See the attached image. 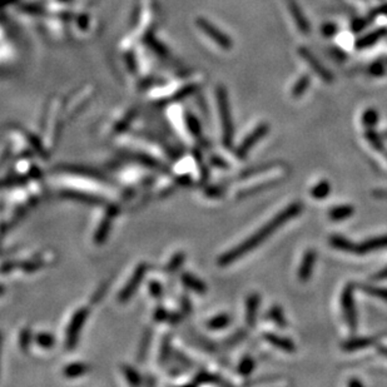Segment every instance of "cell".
I'll list each match as a JSON object with an SVG mask.
<instances>
[{
  "instance_id": "cell-1",
  "label": "cell",
  "mask_w": 387,
  "mask_h": 387,
  "mask_svg": "<svg viewBox=\"0 0 387 387\" xmlns=\"http://www.w3.org/2000/svg\"><path fill=\"white\" fill-rule=\"evenodd\" d=\"M302 209H303L302 202H293V203L288 204L283 211H281L278 214H276L270 222H267L265 225H262L260 229L256 230L252 236H250L247 240L243 241L241 245L236 246L235 248L223 253L221 257L218 258V261H217L218 266L225 267V266L230 265V263L236 262V261H238L240 258H242L243 256L247 255L251 251L256 250V248L260 245H262L270 236H272L277 229H279L284 223H287L288 221H291V219H293L294 217L298 216L302 212Z\"/></svg>"
},
{
  "instance_id": "cell-2",
  "label": "cell",
  "mask_w": 387,
  "mask_h": 387,
  "mask_svg": "<svg viewBox=\"0 0 387 387\" xmlns=\"http://www.w3.org/2000/svg\"><path fill=\"white\" fill-rule=\"evenodd\" d=\"M216 97L222 122V142L227 149H230L233 147V139H235V127H233L232 113H230L227 91L224 87L219 86L217 88Z\"/></svg>"
},
{
  "instance_id": "cell-3",
  "label": "cell",
  "mask_w": 387,
  "mask_h": 387,
  "mask_svg": "<svg viewBox=\"0 0 387 387\" xmlns=\"http://www.w3.org/2000/svg\"><path fill=\"white\" fill-rule=\"evenodd\" d=\"M341 304H342L343 317H345L346 325L348 331L355 333L357 331V311H356L355 302V286L351 283L346 284L341 294Z\"/></svg>"
},
{
  "instance_id": "cell-4",
  "label": "cell",
  "mask_w": 387,
  "mask_h": 387,
  "mask_svg": "<svg viewBox=\"0 0 387 387\" xmlns=\"http://www.w3.org/2000/svg\"><path fill=\"white\" fill-rule=\"evenodd\" d=\"M89 316V309L87 307H82L71 317L69 326L66 329L65 333V350L73 351L75 348L76 343L79 341V336H81L82 330H83L84 325H86L87 319Z\"/></svg>"
},
{
  "instance_id": "cell-5",
  "label": "cell",
  "mask_w": 387,
  "mask_h": 387,
  "mask_svg": "<svg viewBox=\"0 0 387 387\" xmlns=\"http://www.w3.org/2000/svg\"><path fill=\"white\" fill-rule=\"evenodd\" d=\"M268 132H270V125H268V123H260L237 147V149H236V157H237V160L245 161L246 158H247L248 153L251 152V149H252L261 139H263Z\"/></svg>"
},
{
  "instance_id": "cell-6",
  "label": "cell",
  "mask_w": 387,
  "mask_h": 387,
  "mask_svg": "<svg viewBox=\"0 0 387 387\" xmlns=\"http://www.w3.org/2000/svg\"><path fill=\"white\" fill-rule=\"evenodd\" d=\"M147 271H148L147 263H140V265H138L137 267H135L132 277L128 279V282L124 284L122 291L118 293V302H120V303H125V302H128L130 298H132L133 294L137 292L138 287L140 286V283H142L143 279H144L145 275H147Z\"/></svg>"
},
{
  "instance_id": "cell-7",
  "label": "cell",
  "mask_w": 387,
  "mask_h": 387,
  "mask_svg": "<svg viewBox=\"0 0 387 387\" xmlns=\"http://www.w3.org/2000/svg\"><path fill=\"white\" fill-rule=\"evenodd\" d=\"M197 25H198L199 29L209 38V39L213 40L218 47H221L224 50H230L233 47V42L227 34L219 30L216 25L212 24L211 22H208L204 18H199L197 19Z\"/></svg>"
},
{
  "instance_id": "cell-8",
  "label": "cell",
  "mask_w": 387,
  "mask_h": 387,
  "mask_svg": "<svg viewBox=\"0 0 387 387\" xmlns=\"http://www.w3.org/2000/svg\"><path fill=\"white\" fill-rule=\"evenodd\" d=\"M54 169L58 172H63V173L75 174V176L86 177V178H91L98 182H107V183H108V182L111 181L106 174L102 173V172L98 171V169L93 168V167L61 163V165H56Z\"/></svg>"
},
{
  "instance_id": "cell-9",
  "label": "cell",
  "mask_w": 387,
  "mask_h": 387,
  "mask_svg": "<svg viewBox=\"0 0 387 387\" xmlns=\"http://www.w3.org/2000/svg\"><path fill=\"white\" fill-rule=\"evenodd\" d=\"M120 208L117 204H109L106 209V213H104L103 219L99 223L98 228H97L96 233H94V242L97 245H103L104 242L108 238L109 233H111L113 222H114L115 217L119 213Z\"/></svg>"
},
{
  "instance_id": "cell-10",
  "label": "cell",
  "mask_w": 387,
  "mask_h": 387,
  "mask_svg": "<svg viewBox=\"0 0 387 387\" xmlns=\"http://www.w3.org/2000/svg\"><path fill=\"white\" fill-rule=\"evenodd\" d=\"M297 53H298V55L301 56L307 64H308L309 68L317 74L319 78H321L325 83H332L333 79H335L333 74L324 65V64L321 63V61L319 60V59L316 58V56H315V54L311 52V50L307 49L306 47H299L298 50H297Z\"/></svg>"
},
{
  "instance_id": "cell-11",
  "label": "cell",
  "mask_w": 387,
  "mask_h": 387,
  "mask_svg": "<svg viewBox=\"0 0 387 387\" xmlns=\"http://www.w3.org/2000/svg\"><path fill=\"white\" fill-rule=\"evenodd\" d=\"M58 196L61 199H69V201L79 202L83 204H89V206H104L107 201L102 198L101 196H96V194L86 193L82 191H75V189H60L58 192Z\"/></svg>"
},
{
  "instance_id": "cell-12",
  "label": "cell",
  "mask_w": 387,
  "mask_h": 387,
  "mask_svg": "<svg viewBox=\"0 0 387 387\" xmlns=\"http://www.w3.org/2000/svg\"><path fill=\"white\" fill-rule=\"evenodd\" d=\"M123 156H124V158H127V160H130L133 161V162L139 163V165L142 166H145L147 168L153 169V171L161 172V173H168L169 172L168 167L163 165V163H161L160 161L152 158L150 156L144 154V153L129 152V150H125V152H123Z\"/></svg>"
},
{
  "instance_id": "cell-13",
  "label": "cell",
  "mask_w": 387,
  "mask_h": 387,
  "mask_svg": "<svg viewBox=\"0 0 387 387\" xmlns=\"http://www.w3.org/2000/svg\"><path fill=\"white\" fill-rule=\"evenodd\" d=\"M287 5V9L291 13L292 19H293L294 24H296L297 29L302 33V34H308L311 33V24L307 20L306 15H304L303 10L298 5L296 0H284Z\"/></svg>"
},
{
  "instance_id": "cell-14",
  "label": "cell",
  "mask_w": 387,
  "mask_h": 387,
  "mask_svg": "<svg viewBox=\"0 0 387 387\" xmlns=\"http://www.w3.org/2000/svg\"><path fill=\"white\" fill-rule=\"evenodd\" d=\"M317 253L315 250H307L304 252L303 258L301 261L298 271H297V278L299 282H307L311 278L312 273H314L315 263H316Z\"/></svg>"
},
{
  "instance_id": "cell-15",
  "label": "cell",
  "mask_w": 387,
  "mask_h": 387,
  "mask_svg": "<svg viewBox=\"0 0 387 387\" xmlns=\"http://www.w3.org/2000/svg\"><path fill=\"white\" fill-rule=\"evenodd\" d=\"M387 248V235L380 236V237L368 238L363 242L356 245V255H367V253L376 252L380 250Z\"/></svg>"
},
{
  "instance_id": "cell-16",
  "label": "cell",
  "mask_w": 387,
  "mask_h": 387,
  "mask_svg": "<svg viewBox=\"0 0 387 387\" xmlns=\"http://www.w3.org/2000/svg\"><path fill=\"white\" fill-rule=\"evenodd\" d=\"M385 37H387V28L386 27L377 28V29H375V30H372V32L368 33V34L358 38V39L356 40V43H355V48L357 50L368 49V48L373 47L376 43H378L380 40H382Z\"/></svg>"
},
{
  "instance_id": "cell-17",
  "label": "cell",
  "mask_w": 387,
  "mask_h": 387,
  "mask_svg": "<svg viewBox=\"0 0 387 387\" xmlns=\"http://www.w3.org/2000/svg\"><path fill=\"white\" fill-rule=\"evenodd\" d=\"M262 338L266 341V342L271 343V345L275 346V347L278 348V350L283 351V352L293 353L296 352L297 350L296 345H294V342L291 340V338L276 335V333L273 332H263Z\"/></svg>"
},
{
  "instance_id": "cell-18",
  "label": "cell",
  "mask_w": 387,
  "mask_h": 387,
  "mask_svg": "<svg viewBox=\"0 0 387 387\" xmlns=\"http://www.w3.org/2000/svg\"><path fill=\"white\" fill-rule=\"evenodd\" d=\"M261 306V296L256 292L248 294L246 299V325L250 329H253L257 322L258 308Z\"/></svg>"
},
{
  "instance_id": "cell-19",
  "label": "cell",
  "mask_w": 387,
  "mask_h": 387,
  "mask_svg": "<svg viewBox=\"0 0 387 387\" xmlns=\"http://www.w3.org/2000/svg\"><path fill=\"white\" fill-rule=\"evenodd\" d=\"M375 342V337H367V336H366V337H353L345 341L341 347H342V350L346 351V352H353V351L365 350V348L372 346Z\"/></svg>"
},
{
  "instance_id": "cell-20",
  "label": "cell",
  "mask_w": 387,
  "mask_h": 387,
  "mask_svg": "<svg viewBox=\"0 0 387 387\" xmlns=\"http://www.w3.org/2000/svg\"><path fill=\"white\" fill-rule=\"evenodd\" d=\"M181 279H182V283H183L184 286L187 287V288L192 289V291L196 292V293L204 294L207 292L206 283H204V282L202 281L201 278H198V277L192 275V273H189V272L182 273Z\"/></svg>"
},
{
  "instance_id": "cell-21",
  "label": "cell",
  "mask_w": 387,
  "mask_h": 387,
  "mask_svg": "<svg viewBox=\"0 0 387 387\" xmlns=\"http://www.w3.org/2000/svg\"><path fill=\"white\" fill-rule=\"evenodd\" d=\"M355 213V208L351 204H341V206L332 207L329 211L330 219L333 222H342L350 218Z\"/></svg>"
},
{
  "instance_id": "cell-22",
  "label": "cell",
  "mask_w": 387,
  "mask_h": 387,
  "mask_svg": "<svg viewBox=\"0 0 387 387\" xmlns=\"http://www.w3.org/2000/svg\"><path fill=\"white\" fill-rule=\"evenodd\" d=\"M329 242L333 248H336V250L338 251H342V252H356V243H353L352 241H350L342 235H332L331 237H330Z\"/></svg>"
},
{
  "instance_id": "cell-23",
  "label": "cell",
  "mask_w": 387,
  "mask_h": 387,
  "mask_svg": "<svg viewBox=\"0 0 387 387\" xmlns=\"http://www.w3.org/2000/svg\"><path fill=\"white\" fill-rule=\"evenodd\" d=\"M152 338H153V329H147L143 333L142 340L139 342V347H138V352H137V362L143 363L145 360H147L148 352H149L150 348V343H152Z\"/></svg>"
},
{
  "instance_id": "cell-24",
  "label": "cell",
  "mask_w": 387,
  "mask_h": 387,
  "mask_svg": "<svg viewBox=\"0 0 387 387\" xmlns=\"http://www.w3.org/2000/svg\"><path fill=\"white\" fill-rule=\"evenodd\" d=\"M365 139L370 143L371 147L376 150V152H385V143H383V138L380 133L375 130V128H366L365 130Z\"/></svg>"
},
{
  "instance_id": "cell-25",
  "label": "cell",
  "mask_w": 387,
  "mask_h": 387,
  "mask_svg": "<svg viewBox=\"0 0 387 387\" xmlns=\"http://www.w3.org/2000/svg\"><path fill=\"white\" fill-rule=\"evenodd\" d=\"M230 324H232V319H230L229 315L221 314L212 317L211 320H208V321L206 322V327L208 330H211V331H219V330L227 329Z\"/></svg>"
},
{
  "instance_id": "cell-26",
  "label": "cell",
  "mask_w": 387,
  "mask_h": 387,
  "mask_svg": "<svg viewBox=\"0 0 387 387\" xmlns=\"http://www.w3.org/2000/svg\"><path fill=\"white\" fill-rule=\"evenodd\" d=\"M278 183H281V181H279V179H271V181H266V182H263V183L257 184V186H253V187H251V188H247V189H243V191H241L240 193H238V198H246V197L253 196V194H257V193H260V192L266 191V189H268V188H273V187H276Z\"/></svg>"
},
{
  "instance_id": "cell-27",
  "label": "cell",
  "mask_w": 387,
  "mask_h": 387,
  "mask_svg": "<svg viewBox=\"0 0 387 387\" xmlns=\"http://www.w3.org/2000/svg\"><path fill=\"white\" fill-rule=\"evenodd\" d=\"M89 371V367L87 363L83 362H73L70 365H66L64 367L63 373L66 378H76L86 375Z\"/></svg>"
},
{
  "instance_id": "cell-28",
  "label": "cell",
  "mask_w": 387,
  "mask_h": 387,
  "mask_svg": "<svg viewBox=\"0 0 387 387\" xmlns=\"http://www.w3.org/2000/svg\"><path fill=\"white\" fill-rule=\"evenodd\" d=\"M331 191V183H330L329 181H326V179H324V181H320L319 183H316L312 187L311 196L314 197L315 199H317V201H322V199H326L327 197H329Z\"/></svg>"
},
{
  "instance_id": "cell-29",
  "label": "cell",
  "mask_w": 387,
  "mask_h": 387,
  "mask_svg": "<svg viewBox=\"0 0 387 387\" xmlns=\"http://www.w3.org/2000/svg\"><path fill=\"white\" fill-rule=\"evenodd\" d=\"M309 84H311V76H309L308 74H302V75L299 76L298 81L294 83L293 88H292V92H291L292 98L294 99L301 98V97L306 93L307 89H308Z\"/></svg>"
},
{
  "instance_id": "cell-30",
  "label": "cell",
  "mask_w": 387,
  "mask_h": 387,
  "mask_svg": "<svg viewBox=\"0 0 387 387\" xmlns=\"http://www.w3.org/2000/svg\"><path fill=\"white\" fill-rule=\"evenodd\" d=\"M267 316L273 324L279 327V329H286L287 327L286 316H284L283 314V309H282L281 306H278V304H273V306L268 309Z\"/></svg>"
},
{
  "instance_id": "cell-31",
  "label": "cell",
  "mask_w": 387,
  "mask_h": 387,
  "mask_svg": "<svg viewBox=\"0 0 387 387\" xmlns=\"http://www.w3.org/2000/svg\"><path fill=\"white\" fill-rule=\"evenodd\" d=\"M279 165H281V163H278V162H270V163H265V165L252 167V168H248L241 173V179H247V178H250V177L257 176V174L263 173V172L271 171V169L277 168V167H278Z\"/></svg>"
},
{
  "instance_id": "cell-32",
  "label": "cell",
  "mask_w": 387,
  "mask_h": 387,
  "mask_svg": "<svg viewBox=\"0 0 387 387\" xmlns=\"http://www.w3.org/2000/svg\"><path fill=\"white\" fill-rule=\"evenodd\" d=\"M203 383H225L224 381L221 380L217 375L209 373L207 371H199L196 376H194L192 385H203Z\"/></svg>"
},
{
  "instance_id": "cell-33",
  "label": "cell",
  "mask_w": 387,
  "mask_h": 387,
  "mask_svg": "<svg viewBox=\"0 0 387 387\" xmlns=\"http://www.w3.org/2000/svg\"><path fill=\"white\" fill-rule=\"evenodd\" d=\"M255 367L256 361L253 360V357H251V356H245V357L240 361V363H238L237 372L240 373L241 376H243V377H248V376H251V373L255 371Z\"/></svg>"
},
{
  "instance_id": "cell-34",
  "label": "cell",
  "mask_w": 387,
  "mask_h": 387,
  "mask_svg": "<svg viewBox=\"0 0 387 387\" xmlns=\"http://www.w3.org/2000/svg\"><path fill=\"white\" fill-rule=\"evenodd\" d=\"M186 124L189 132H191L196 138H199V139H201L202 127L198 118H197L194 114H192V113H186Z\"/></svg>"
},
{
  "instance_id": "cell-35",
  "label": "cell",
  "mask_w": 387,
  "mask_h": 387,
  "mask_svg": "<svg viewBox=\"0 0 387 387\" xmlns=\"http://www.w3.org/2000/svg\"><path fill=\"white\" fill-rule=\"evenodd\" d=\"M387 65L385 59H377V60L372 61L367 68L368 75L373 76V78H381L382 75H385Z\"/></svg>"
},
{
  "instance_id": "cell-36",
  "label": "cell",
  "mask_w": 387,
  "mask_h": 387,
  "mask_svg": "<svg viewBox=\"0 0 387 387\" xmlns=\"http://www.w3.org/2000/svg\"><path fill=\"white\" fill-rule=\"evenodd\" d=\"M360 288L362 289L365 293L371 294L372 297H376V298L382 299V301L387 302V288H383V287L372 286V284H366V283L360 284Z\"/></svg>"
},
{
  "instance_id": "cell-37",
  "label": "cell",
  "mask_w": 387,
  "mask_h": 387,
  "mask_svg": "<svg viewBox=\"0 0 387 387\" xmlns=\"http://www.w3.org/2000/svg\"><path fill=\"white\" fill-rule=\"evenodd\" d=\"M35 343H37L39 347L44 348V350H50V348L54 347L55 345V338L52 333L49 332H40L38 335H35L34 337Z\"/></svg>"
},
{
  "instance_id": "cell-38",
  "label": "cell",
  "mask_w": 387,
  "mask_h": 387,
  "mask_svg": "<svg viewBox=\"0 0 387 387\" xmlns=\"http://www.w3.org/2000/svg\"><path fill=\"white\" fill-rule=\"evenodd\" d=\"M186 261V253L184 252H177L173 257L171 258L168 263L166 265L165 271L167 273H176L179 268L182 267V265Z\"/></svg>"
},
{
  "instance_id": "cell-39",
  "label": "cell",
  "mask_w": 387,
  "mask_h": 387,
  "mask_svg": "<svg viewBox=\"0 0 387 387\" xmlns=\"http://www.w3.org/2000/svg\"><path fill=\"white\" fill-rule=\"evenodd\" d=\"M172 336L167 335L165 336L162 341V345H161V350H160V355H158V362L161 363H166L167 360L169 358L172 353Z\"/></svg>"
},
{
  "instance_id": "cell-40",
  "label": "cell",
  "mask_w": 387,
  "mask_h": 387,
  "mask_svg": "<svg viewBox=\"0 0 387 387\" xmlns=\"http://www.w3.org/2000/svg\"><path fill=\"white\" fill-rule=\"evenodd\" d=\"M380 115L375 108H368L362 114V124L365 128H375L378 123Z\"/></svg>"
},
{
  "instance_id": "cell-41",
  "label": "cell",
  "mask_w": 387,
  "mask_h": 387,
  "mask_svg": "<svg viewBox=\"0 0 387 387\" xmlns=\"http://www.w3.org/2000/svg\"><path fill=\"white\" fill-rule=\"evenodd\" d=\"M123 373H124L125 380H127L130 385L137 386L143 382L142 376H140L139 372H138L135 368H133L132 366H128V365L123 366Z\"/></svg>"
},
{
  "instance_id": "cell-42",
  "label": "cell",
  "mask_w": 387,
  "mask_h": 387,
  "mask_svg": "<svg viewBox=\"0 0 387 387\" xmlns=\"http://www.w3.org/2000/svg\"><path fill=\"white\" fill-rule=\"evenodd\" d=\"M246 336H247L246 330H237L233 335H230L229 337L223 341V345H224L225 347H233V346H236L237 343L242 342L246 338Z\"/></svg>"
},
{
  "instance_id": "cell-43",
  "label": "cell",
  "mask_w": 387,
  "mask_h": 387,
  "mask_svg": "<svg viewBox=\"0 0 387 387\" xmlns=\"http://www.w3.org/2000/svg\"><path fill=\"white\" fill-rule=\"evenodd\" d=\"M43 267V262L38 258V260H28V261H20L19 268L25 271V272H35V271L40 270Z\"/></svg>"
},
{
  "instance_id": "cell-44",
  "label": "cell",
  "mask_w": 387,
  "mask_h": 387,
  "mask_svg": "<svg viewBox=\"0 0 387 387\" xmlns=\"http://www.w3.org/2000/svg\"><path fill=\"white\" fill-rule=\"evenodd\" d=\"M33 338V333L30 331V329H24L22 332H20V337H19V347L22 348L23 352H27L29 350L30 342H32Z\"/></svg>"
},
{
  "instance_id": "cell-45",
  "label": "cell",
  "mask_w": 387,
  "mask_h": 387,
  "mask_svg": "<svg viewBox=\"0 0 387 387\" xmlns=\"http://www.w3.org/2000/svg\"><path fill=\"white\" fill-rule=\"evenodd\" d=\"M380 15H383V17H387V3H383V4H381L380 7L375 8V9L371 10L370 13H368L366 17H367L368 22H370V24H372L373 22H375L376 19H377Z\"/></svg>"
},
{
  "instance_id": "cell-46",
  "label": "cell",
  "mask_w": 387,
  "mask_h": 387,
  "mask_svg": "<svg viewBox=\"0 0 387 387\" xmlns=\"http://www.w3.org/2000/svg\"><path fill=\"white\" fill-rule=\"evenodd\" d=\"M368 24H370V22H368L367 17L357 18V19H353L352 23H351V30H352L353 33H360L362 32L363 29H366V28L368 27Z\"/></svg>"
},
{
  "instance_id": "cell-47",
  "label": "cell",
  "mask_w": 387,
  "mask_h": 387,
  "mask_svg": "<svg viewBox=\"0 0 387 387\" xmlns=\"http://www.w3.org/2000/svg\"><path fill=\"white\" fill-rule=\"evenodd\" d=\"M148 291H149L150 296L154 297L156 299H161L163 296V287L158 281H150L149 286H148Z\"/></svg>"
},
{
  "instance_id": "cell-48",
  "label": "cell",
  "mask_w": 387,
  "mask_h": 387,
  "mask_svg": "<svg viewBox=\"0 0 387 387\" xmlns=\"http://www.w3.org/2000/svg\"><path fill=\"white\" fill-rule=\"evenodd\" d=\"M204 193L209 198H221L224 193V188L222 186H206Z\"/></svg>"
},
{
  "instance_id": "cell-49",
  "label": "cell",
  "mask_w": 387,
  "mask_h": 387,
  "mask_svg": "<svg viewBox=\"0 0 387 387\" xmlns=\"http://www.w3.org/2000/svg\"><path fill=\"white\" fill-rule=\"evenodd\" d=\"M209 163H211V166L214 167V168L223 169V171H227V169H229V166H228V163L225 162V161L223 160L222 157H219V156H217V154H212L211 157H209Z\"/></svg>"
},
{
  "instance_id": "cell-50",
  "label": "cell",
  "mask_w": 387,
  "mask_h": 387,
  "mask_svg": "<svg viewBox=\"0 0 387 387\" xmlns=\"http://www.w3.org/2000/svg\"><path fill=\"white\" fill-rule=\"evenodd\" d=\"M134 115H135L134 111L130 112L128 115H125L124 119H123L122 122H119L117 125H115V132H117V133L124 132V130L128 128V125H129L130 123H132V120L134 119Z\"/></svg>"
},
{
  "instance_id": "cell-51",
  "label": "cell",
  "mask_w": 387,
  "mask_h": 387,
  "mask_svg": "<svg viewBox=\"0 0 387 387\" xmlns=\"http://www.w3.org/2000/svg\"><path fill=\"white\" fill-rule=\"evenodd\" d=\"M321 32L326 38H331L337 33V25L333 24V23H326V24L322 25Z\"/></svg>"
},
{
  "instance_id": "cell-52",
  "label": "cell",
  "mask_w": 387,
  "mask_h": 387,
  "mask_svg": "<svg viewBox=\"0 0 387 387\" xmlns=\"http://www.w3.org/2000/svg\"><path fill=\"white\" fill-rule=\"evenodd\" d=\"M174 352V356H176V358L178 360L179 363H182V365L184 366V367H188L191 368L192 366H193V362H192L191 360H189L187 356H184L182 352H178V351H173Z\"/></svg>"
},
{
  "instance_id": "cell-53",
  "label": "cell",
  "mask_w": 387,
  "mask_h": 387,
  "mask_svg": "<svg viewBox=\"0 0 387 387\" xmlns=\"http://www.w3.org/2000/svg\"><path fill=\"white\" fill-rule=\"evenodd\" d=\"M168 315H169V311H167V309L163 308V307H158L154 312V320L157 322L167 321V320H168Z\"/></svg>"
},
{
  "instance_id": "cell-54",
  "label": "cell",
  "mask_w": 387,
  "mask_h": 387,
  "mask_svg": "<svg viewBox=\"0 0 387 387\" xmlns=\"http://www.w3.org/2000/svg\"><path fill=\"white\" fill-rule=\"evenodd\" d=\"M181 304H182V314L184 315H188L192 312V302L191 299L188 298L187 296H183L181 298Z\"/></svg>"
},
{
  "instance_id": "cell-55",
  "label": "cell",
  "mask_w": 387,
  "mask_h": 387,
  "mask_svg": "<svg viewBox=\"0 0 387 387\" xmlns=\"http://www.w3.org/2000/svg\"><path fill=\"white\" fill-rule=\"evenodd\" d=\"M177 184H179L181 187H189L193 184V179L188 174H184V176H179V178L176 179Z\"/></svg>"
},
{
  "instance_id": "cell-56",
  "label": "cell",
  "mask_w": 387,
  "mask_h": 387,
  "mask_svg": "<svg viewBox=\"0 0 387 387\" xmlns=\"http://www.w3.org/2000/svg\"><path fill=\"white\" fill-rule=\"evenodd\" d=\"M371 279L372 281H385V279H387V266L381 271H378L377 273H375V275L371 277Z\"/></svg>"
},
{
  "instance_id": "cell-57",
  "label": "cell",
  "mask_w": 387,
  "mask_h": 387,
  "mask_svg": "<svg viewBox=\"0 0 387 387\" xmlns=\"http://www.w3.org/2000/svg\"><path fill=\"white\" fill-rule=\"evenodd\" d=\"M348 386H350V387H353V386H357V387H361V386H363V383H362V381H361V380H358V378H356V377H353V378H351V380L350 381H348Z\"/></svg>"
},
{
  "instance_id": "cell-58",
  "label": "cell",
  "mask_w": 387,
  "mask_h": 387,
  "mask_svg": "<svg viewBox=\"0 0 387 387\" xmlns=\"http://www.w3.org/2000/svg\"><path fill=\"white\" fill-rule=\"evenodd\" d=\"M377 351L381 353V355H383V356H385V357H387V346L380 345L377 347Z\"/></svg>"
},
{
  "instance_id": "cell-59",
  "label": "cell",
  "mask_w": 387,
  "mask_h": 387,
  "mask_svg": "<svg viewBox=\"0 0 387 387\" xmlns=\"http://www.w3.org/2000/svg\"><path fill=\"white\" fill-rule=\"evenodd\" d=\"M2 347H3V336H2V332H0V356H2Z\"/></svg>"
},
{
  "instance_id": "cell-60",
  "label": "cell",
  "mask_w": 387,
  "mask_h": 387,
  "mask_svg": "<svg viewBox=\"0 0 387 387\" xmlns=\"http://www.w3.org/2000/svg\"><path fill=\"white\" fill-rule=\"evenodd\" d=\"M381 135H382L383 139H386V140H387V129H386V130H383V132L381 133Z\"/></svg>"
},
{
  "instance_id": "cell-61",
  "label": "cell",
  "mask_w": 387,
  "mask_h": 387,
  "mask_svg": "<svg viewBox=\"0 0 387 387\" xmlns=\"http://www.w3.org/2000/svg\"><path fill=\"white\" fill-rule=\"evenodd\" d=\"M2 293H4V287H3L2 284H0V294H2Z\"/></svg>"
},
{
  "instance_id": "cell-62",
  "label": "cell",
  "mask_w": 387,
  "mask_h": 387,
  "mask_svg": "<svg viewBox=\"0 0 387 387\" xmlns=\"http://www.w3.org/2000/svg\"><path fill=\"white\" fill-rule=\"evenodd\" d=\"M385 61H386V65H387V58H385Z\"/></svg>"
}]
</instances>
